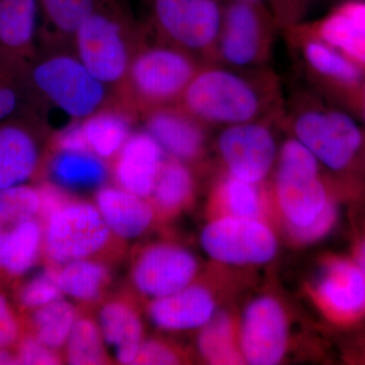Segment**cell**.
I'll return each instance as SVG.
<instances>
[{
  "label": "cell",
  "mask_w": 365,
  "mask_h": 365,
  "mask_svg": "<svg viewBox=\"0 0 365 365\" xmlns=\"http://www.w3.org/2000/svg\"><path fill=\"white\" fill-rule=\"evenodd\" d=\"M43 251L54 267L93 258L112 235L95 203L71 198L44 220Z\"/></svg>",
  "instance_id": "cell-9"
},
{
  "label": "cell",
  "mask_w": 365,
  "mask_h": 365,
  "mask_svg": "<svg viewBox=\"0 0 365 365\" xmlns=\"http://www.w3.org/2000/svg\"><path fill=\"white\" fill-rule=\"evenodd\" d=\"M40 211L38 187L25 184L0 189V232L37 218Z\"/></svg>",
  "instance_id": "cell-35"
},
{
  "label": "cell",
  "mask_w": 365,
  "mask_h": 365,
  "mask_svg": "<svg viewBox=\"0 0 365 365\" xmlns=\"http://www.w3.org/2000/svg\"><path fill=\"white\" fill-rule=\"evenodd\" d=\"M223 0H148V31L204 62H213Z\"/></svg>",
  "instance_id": "cell-6"
},
{
  "label": "cell",
  "mask_w": 365,
  "mask_h": 365,
  "mask_svg": "<svg viewBox=\"0 0 365 365\" xmlns=\"http://www.w3.org/2000/svg\"><path fill=\"white\" fill-rule=\"evenodd\" d=\"M337 216V207L332 201L329 200L325 208L311 225L304 227L287 225L288 232L295 241L304 242V244L316 242L325 237L332 230Z\"/></svg>",
  "instance_id": "cell-37"
},
{
  "label": "cell",
  "mask_w": 365,
  "mask_h": 365,
  "mask_svg": "<svg viewBox=\"0 0 365 365\" xmlns=\"http://www.w3.org/2000/svg\"><path fill=\"white\" fill-rule=\"evenodd\" d=\"M357 265L361 269L365 276V242L360 246L359 255H357Z\"/></svg>",
  "instance_id": "cell-44"
},
{
  "label": "cell",
  "mask_w": 365,
  "mask_h": 365,
  "mask_svg": "<svg viewBox=\"0 0 365 365\" xmlns=\"http://www.w3.org/2000/svg\"><path fill=\"white\" fill-rule=\"evenodd\" d=\"M38 0H0V66L25 73L39 54Z\"/></svg>",
  "instance_id": "cell-17"
},
{
  "label": "cell",
  "mask_w": 365,
  "mask_h": 365,
  "mask_svg": "<svg viewBox=\"0 0 365 365\" xmlns=\"http://www.w3.org/2000/svg\"><path fill=\"white\" fill-rule=\"evenodd\" d=\"M43 237V225L37 218L0 232V270L11 276L29 272L39 260Z\"/></svg>",
  "instance_id": "cell-27"
},
{
  "label": "cell",
  "mask_w": 365,
  "mask_h": 365,
  "mask_svg": "<svg viewBox=\"0 0 365 365\" xmlns=\"http://www.w3.org/2000/svg\"><path fill=\"white\" fill-rule=\"evenodd\" d=\"M167 155L144 129L133 131L115 158L113 177L120 188L150 198Z\"/></svg>",
  "instance_id": "cell-18"
},
{
  "label": "cell",
  "mask_w": 365,
  "mask_h": 365,
  "mask_svg": "<svg viewBox=\"0 0 365 365\" xmlns=\"http://www.w3.org/2000/svg\"><path fill=\"white\" fill-rule=\"evenodd\" d=\"M304 23L319 40L365 66V0H345L323 18Z\"/></svg>",
  "instance_id": "cell-19"
},
{
  "label": "cell",
  "mask_w": 365,
  "mask_h": 365,
  "mask_svg": "<svg viewBox=\"0 0 365 365\" xmlns=\"http://www.w3.org/2000/svg\"><path fill=\"white\" fill-rule=\"evenodd\" d=\"M361 107H362V114H364V120H365V88H364V95H362Z\"/></svg>",
  "instance_id": "cell-46"
},
{
  "label": "cell",
  "mask_w": 365,
  "mask_h": 365,
  "mask_svg": "<svg viewBox=\"0 0 365 365\" xmlns=\"http://www.w3.org/2000/svg\"><path fill=\"white\" fill-rule=\"evenodd\" d=\"M58 352L47 347L34 336V337H28L23 340L19 347L16 359H18L19 364H60L62 359Z\"/></svg>",
  "instance_id": "cell-40"
},
{
  "label": "cell",
  "mask_w": 365,
  "mask_h": 365,
  "mask_svg": "<svg viewBox=\"0 0 365 365\" xmlns=\"http://www.w3.org/2000/svg\"><path fill=\"white\" fill-rule=\"evenodd\" d=\"M19 364L16 355L11 354L6 348H0V365Z\"/></svg>",
  "instance_id": "cell-43"
},
{
  "label": "cell",
  "mask_w": 365,
  "mask_h": 365,
  "mask_svg": "<svg viewBox=\"0 0 365 365\" xmlns=\"http://www.w3.org/2000/svg\"><path fill=\"white\" fill-rule=\"evenodd\" d=\"M213 295L202 285L190 284L167 297L153 299L148 318L163 331H188L202 328L216 313Z\"/></svg>",
  "instance_id": "cell-21"
},
{
  "label": "cell",
  "mask_w": 365,
  "mask_h": 365,
  "mask_svg": "<svg viewBox=\"0 0 365 365\" xmlns=\"http://www.w3.org/2000/svg\"><path fill=\"white\" fill-rule=\"evenodd\" d=\"M47 173L50 182L72 194L97 191L110 172L107 162L91 151L52 150Z\"/></svg>",
  "instance_id": "cell-25"
},
{
  "label": "cell",
  "mask_w": 365,
  "mask_h": 365,
  "mask_svg": "<svg viewBox=\"0 0 365 365\" xmlns=\"http://www.w3.org/2000/svg\"><path fill=\"white\" fill-rule=\"evenodd\" d=\"M63 297L57 282V267H51L36 274L24 284L20 302L25 309L35 311Z\"/></svg>",
  "instance_id": "cell-36"
},
{
  "label": "cell",
  "mask_w": 365,
  "mask_h": 365,
  "mask_svg": "<svg viewBox=\"0 0 365 365\" xmlns=\"http://www.w3.org/2000/svg\"><path fill=\"white\" fill-rule=\"evenodd\" d=\"M144 35L145 25L134 19L124 0H96L74 34L72 49L93 76L118 96Z\"/></svg>",
  "instance_id": "cell-2"
},
{
  "label": "cell",
  "mask_w": 365,
  "mask_h": 365,
  "mask_svg": "<svg viewBox=\"0 0 365 365\" xmlns=\"http://www.w3.org/2000/svg\"><path fill=\"white\" fill-rule=\"evenodd\" d=\"M280 125L283 114L220 128L215 150L225 174L252 182L265 181L279 155L275 128Z\"/></svg>",
  "instance_id": "cell-10"
},
{
  "label": "cell",
  "mask_w": 365,
  "mask_h": 365,
  "mask_svg": "<svg viewBox=\"0 0 365 365\" xmlns=\"http://www.w3.org/2000/svg\"><path fill=\"white\" fill-rule=\"evenodd\" d=\"M282 86L270 66L235 68L206 62L182 93L179 104L209 128H223L284 112Z\"/></svg>",
  "instance_id": "cell-1"
},
{
  "label": "cell",
  "mask_w": 365,
  "mask_h": 365,
  "mask_svg": "<svg viewBox=\"0 0 365 365\" xmlns=\"http://www.w3.org/2000/svg\"><path fill=\"white\" fill-rule=\"evenodd\" d=\"M136 117L120 101H114L81 120L91 153L106 162L114 160L133 132Z\"/></svg>",
  "instance_id": "cell-24"
},
{
  "label": "cell",
  "mask_w": 365,
  "mask_h": 365,
  "mask_svg": "<svg viewBox=\"0 0 365 365\" xmlns=\"http://www.w3.org/2000/svg\"><path fill=\"white\" fill-rule=\"evenodd\" d=\"M97 322L106 347L120 364H134L143 342V325L136 307L127 300L105 302Z\"/></svg>",
  "instance_id": "cell-23"
},
{
  "label": "cell",
  "mask_w": 365,
  "mask_h": 365,
  "mask_svg": "<svg viewBox=\"0 0 365 365\" xmlns=\"http://www.w3.org/2000/svg\"><path fill=\"white\" fill-rule=\"evenodd\" d=\"M143 129L169 158L186 163L198 162L207 146L209 127L180 105L165 106L141 115Z\"/></svg>",
  "instance_id": "cell-16"
},
{
  "label": "cell",
  "mask_w": 365,
  "mask_h": 365,
  "mask_svg": "<svg viewBox=\"0 0 365 365\" xmlns=\"http://www.w3.org/2000/svg\"><path fill=\"white\" fill-rule=\"evenodd\" d=\"M274 169L276 198L287 225H311L329 201L318 160L290 136L281 144Z\"/></svg>",
  "instance_id": "cell-8"
},
{
  "label": "cell",
  "mask_w": 365,
  "mask_h": 365,
  "mask_svg": "<svg viewBox=\"0 0 365 365\" xmlns=\"http://www.w3.org/2000/svg\"><path fill=\"white\" fill-rule=\"evenodd\" d=\"M269 11L279 30L306 21L313 0H266Z\"/></svg>",
  "instance_id": "cell-38"
},
{
  "label": "cell",
  "mask_w": 365,
  "mask_h": 365,
  "mask_svg": "<svg viewBox=\"0 0 365 365\" xmlns=\"http://www.w3.org/2000/svg\"><path fill=\"white\" fill-rule=\"evenodd\" d=\"M277 30L268 7L242 0H223L213 62L241 69L268 66Z\"/></svg>",
  "instance_id": "cell-7"
},
{
  "label": "cell",
  "mask_w": 365,
  "mask_h": 365,
  "mask_svg": "<svg viewBox=\"0 0 365 365\" xmlns=\"http://www.w3.org/2000/svg\"><path fill=\"white\" fill-rule=\"evenodd\" d=\"M52 150L91 151L81 120H71L50 137Z\"/></svg>",
  "instance_id": "cell-39"
},
{
  "label": "cell",
  "mask_w": 365,
  "mask_h": 365,
  "mask_svg": "<svg viewBox=\"0 0 365 365\" xmlns=\"http://www.w3.org/2000/svg\"><path fill=\"white\" fill-rule=\"evenodd\" d=\"M242 1H247L250 2V4H258V6L268 7L267 1H266V0H242Z\"/></svg>",
  "instance_id": "cell-45"
},
{
  "label": "cell",
  "mask_w": 365,
  "mask_h": 365,
  "mask_svg": "<svg viewBox=\"0 0 365 365\" xmlns=\"http://www.w3.org/2000/svg\"><path fill=\"white\" fill-rule=\"evenodd\" d=\"M78 318L76 307L64 299L39 307L33 311L35 337L47 347L59 351L66 347Z\"/></svg>",
  "instance_id": "cell-31"
},
{
  "label": "cell",
  "mask_w": 365,
  "mask_h": 365,
  "mask_svg": "<svg viewBox=\"0 0 365 365\" xmlns=\"http://www.w3.org/2000/svg\"><path fill=\"white\" fill-rule=\"evenodd\" d=\"M198 349L203 359L211 364H240L244 362L240 346L235 342L232 319L227 313H215L201 328Z\"/></svg>",
  "instance_id": "cell-30"
},
{
  "label": "cell",
  "mask_w": 365,
  "mask_h": 365,
  "mask_svg": "<svg viewBox=\"0 0 365 365\" xmlns=\"http://www.w3.org/2000/svg\"><path fill=\"white\" fill-rule=\"evenodd\" d=\"M44 111L26 83L25 73L0 66V122L29 113L44 115Z\"/></svg>",
  "instance_id": "cell-34"
},
{
  "label": "cell",
  "mask_w": 365,
  "mask_h": 365,
  "mask_svg": "<svg viewBox=\"0 0 365 365\" xmlns=\"http://www.w3.org/2000/svg\"><path fill=\"white\" fill-rule=\"evenodd\" d=\"M287 319L279 302L270 297L254 299L242 314L240 349L247 364H279L287 351Z\"/></svg>",
  "instance_id": "cell-15"
},
{
  "label": "cell",
  "mask_w": 365,
  "mask_h": 365,
  "mask_svg": "<svg viewBox=\"0 0 365 365\" xmlns=\"http://www.w3.org/2000/svg\"><path fill=\"white\" fill-rule=\"evenodd\" d=\"M180 357L173 348L162 341L143 340L134 364H178Z\"/></svg>",
  "instance_id": "cell-41"
},
{
  "label": "cell",
  "mask_w": 365,
  "mask_h": 365,
  "mask_svg": "<svg viewBox=\"0 0 365 365\" xmlns=\"http://www.w3.org/2000/svg\"><path fill=\"white\" fill-rule=\"evenodd\" d=\"M283 33L309 90L317 93L327 88H353L359 85L361 68L317 38L304 21L285 29Z\"/></svg>",
  "instance_id": "cell-12"
},
{
  "label": "cell",
  "mask_w": 365,
  "mask_h": 365,
  "mask_svg": "<svg viewBox=\"0 0 365 365\" xmlns=\"http://www.w3.org/2000/svg\"><path fill=\"white\" fill-rule=\"evenodd\" d=\"M26 83L43 105L71 120H83L114 101L111 88L85 66L73 50L40 51L25 72Z\"/></svg>",
  "instance_id": "cell-4"
},
{
  "label": "cell",
  "mask_w": 365,
  "mask_h": 365,
  "mask_svg": "<svg viewBox=\"0 0 365 365\" xmlns=\"http://www.w3.org/2000/svg\"><path fill=\"white\" fill-rule=\"evenodd\" d=\"M203 251L220 263L261 265L277 253V240L259 218L225 215L209 222L200 235Z\"/></svg>",
  "instance_id": "cell-11"
},
{
  "label": "cell",
  "mask_w": 365,
  "mask_h": 365,
  "mask_svg": "<svg viewBox=\"0 0 365 365\" xmlns=\"http://www.w3.org/2000/svg\"><path fill=\"white\" fill-rule=\"evenodd\" d=\"M198 272V262L188 250L176 245L145 247L133 262L131 281L136 292L151 300L188 287Z\"/></svg>",
  "instance_id": "cell-13"
},
{
  "label": "cell",
  "mask_w": 365,
  "mask_h": 365,
  "mask_svg": "<svg viewBox=\"0 0 365 365\" xmlns=\"http://www.w3.org/2000/svg\"><path fill=\"white\" fill-rule=\"evenodd\" d=\"M40 7L39 52L73 50L74 34L96 0H38Z\"/></svg>",
  "instance_id": "cell-26"
},
{
  "label": "cell",
  "mask_w": 365,
  "mask_h": 365,
  "mask_svg": "<svg viewBox=\"0 0 365 365\" xmlns=\"http://www.w3.org/2000/svg\"><path fill=\"white\" fill-rule=\"evenodd\" d=\"M95 205L113 237L133 241L148 232L155 220V206L143 198L116 186L104 185L95 192Z\"/></svg>",
  "instance_id": "cell-20"
},
{
  "label": "cell",
  "mask_w": 365,
  "mask_h": 365,
  "mask_svg": "<svg viewBox=\"0 0 365 365\" xmlns=\"http://www.w3.org/2000/svg\"><path fill=\"white\" fill-rule=\"evenodd\" d=\"M64 349L69 364L98 365L109 361L108 349L98 322L88 317L76 319Z\"/></svg>",
  "instance_id": "cell-32"
},
{
  "label": "cell",
  "mask_w": 365,
  "mask_h": 365,
  "mask_svg": "<svg viewBox=\"0 0 365 365\" xmlns=\"http://www.w3.org/2000/svg\"><path fill=\"white\" fill-rule=\"evenodd\" d=\"M314 1V0H313V2Z\"/></svg>",
  "instance_id": "cell-47"
},
{
  "label": "cell",
  "mask_w": 365,
  "mask_h": 365,
  "mask_svg": "<svg viewBox=\"0 0 365 365\" xmlns=\"http://www.w3.org/2000/svg\"><path fill=\"white\" fill-rule=\"evenodd\" d=\"M44 118L29 113L0 122V189L25 185L39 170Z\"/></svg>",
  "instance_id": "cell-14"
},
{
  "label": "cell",
  "mask_w": 365,
  "mask_h": 365,
  "mask_svg": "<svg viewBox=\"0 0 365 365\" xmlns=\"http://www.w3.org/2000/svg\"><path fill=\"white\" fill-rule=\"evenodd\" d=\"M19 336V325L9 300L0 294V348L14 344Z\"/></svg>",
  "instance_id": "cell-42"
},
{
  "label": "cell",
  "mask_w": 365,
  "mask_h": 365,
  "mask_svg": "<svg viewBox=\"0 0 365 365\" xmlns=\"http://www.w3.org/2000/svg\"><path fill=\"white\" fill-rule=\"evenodd\" d=\"M316 289L321 304L337 318H355L365 311V276L351 262L329 263L319 275Z\"/></svg>",
  "instance_id": "cell-22"
},
{
  "label": "cell",
  "mask_w": 365,
  "mask_h": 365,
  "mask_svg": "<svg viewBox=\"0 0 365 365\" xmlns=\"http://www.w3.org/2000/svg\"><path fill=\"white\" fill-rule=\"evenodd\" d=\"M260 185L261 182L244 181L225 174L216 191L220 205L227 213L225 215L259 218L263 207Z\"/></svg>",
  "instance_id": "cell-33"
},
{
  "label": "cell",
  "mask_w": 365,
  "mask_h": 365,
  "mask_svg": "<svg viewBox=\"0 0 365 365\" xmlns=\"http://www.w3.org/2000/svg\"><path fill=\"white\" fill-rule=\"evenodd\" d=\"M108 266L93 258L68 262L57 267V282L64 297L76 302H98L111 283Z\"/></svg>",
  "instance_id": "cell-28"
},
{
  "label": "cell",
  "mask_w": 365,
  "mask_h": 365,
  "mask_svg": "<svg viewBox=\"0 0 365 365\" xmlns=\"http://www.w3.org/2000/svg\"><path fill=\"white\" fill-rule=\"evenodd\" d=\"M194 189L195 180L188 163L167 157L158 173L150 198L153 205L163 212H176L191 200Z\"/></svg>",
  "instance_id": "cell-29"
},
{
  "label": "cell",
  "mask_w": 365,
  "mask_h": 365,
  "mask_svg": "<svg viewBox=\"0 0 365 365\" xmlns=\"http://www.w3.org/2000/svg\"><path fill=\"white\" fill-rule=\"evenodd\" d=\"M203 63L153 37L145 24V35L132 56L118 100L138 117L157 108L178 105Z\"/></svg>",
  "instance_id": "cell-3"
},
{
  "label": "cell",
  "mask_w": 365,
  "mask_h": 365,
  "mask_svg": "<svg viewBox=\"0 0 365 365\" xmlns=\"http://www.w3.org/2000/svg\"><path fill=\"white\" fill-rule=\"evenodd\" d=\"M283 126L319 165L333 170L345 169L362 143L361 131L354 120L322 104L317 93L306 86L285 100Z\"/></svg>",
  "instance_id": "cell-5"
}]
</instances>
